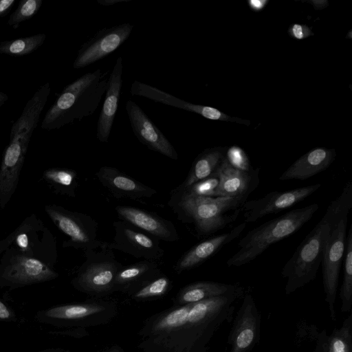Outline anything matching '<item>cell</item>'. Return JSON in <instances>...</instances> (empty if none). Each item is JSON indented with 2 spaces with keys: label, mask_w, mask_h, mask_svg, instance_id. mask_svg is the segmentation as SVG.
Segmentation results:
<instances>
[{
  "label": "cell",
  "mask_w": 352,
  "mask_h": 352,
  "mask_svg": "<svg viewBox=\"0 0 352 352\" xmlns=\"http://www.w3.org/2000/svg\"><path fill=\"white\" fill-rule=\"evenodd\" d=\"M43 179L56 194L76 197L78 186L76 170L67 168H49L43 173Z\"/></svg>",
  "instance_id": "cell-29"
},
{
  "label": "cell",
  "mask_w": 352,
  "mask_h": 352,
  "mask_svg": "<svg viewBox=\"0 0 352 352\" xmlns=\"http://www.w3.org/2000/svg\"><path fill=\"white\" fill-rule=\"evenodd\" d=\"M219 179L217 173L212 176L202 179L192 184L187 188H180L185 190L188 193L205 197H216L217 189L219 186Z\"/></svg>",
  "instance_id": "cell-34"
},
{
  "label": "cell",
  "mask_w": 352,
  "mask_h": 352,
  "mask_svg": "<svg viewBox=\"0 0 352 352\" xmlns=\"http://www.w3.org/2000/svg\"><path fill=\"white\" fill-rule=\"evenodd\" d=\"M317 204L290 210L253 228L238 243L237 251L226 261L228 267L248 264L272 245L295 234L318 210Z\"/></svg>",
  "instance_id": "cell-4"
},
{
  "label": "cell",
  "mask_w": 352,
  "mask_h": 352,
  "mask_svg": "<svg viewBox=\"0 0 352 352\" xmlns=\"http://www.w3.org/2000/svg\"><path fill=\"white\" fill-rule=\"evenodd\" d=\"M17 315L13 308L0 298V322H16Z\"/></svg>",
  "instance_id": "cell-36"
},
{
  "label": "cell",
  "mask_w": 352,
  "mask_h": 352,
  "mask_svg": "<svg viewBox=\"0 0 352 352\" xmlns=\"http://www.w3.org/2000/svg\"><path fill=\"white\" fill-rule=\"evenodd\" d=\"M260 332L261 314L248 294L243 297L228 336L230 352H250L259 342Z\"/></svg>",
  "instance_id": "cell-15"
},
{
  "label": "cell",
  "mask_w": 352,
  "mask_h": 352,
  "mask_svg": "<svg viewBox=\"0 0 352 352\" xmlns=\"http://www.w3.org/2000/svg\"><path fill=\"white\" fill-rule=\"evenodd\" d=\"M18 232L19 227H17L12 232L9 234L5 239L0 240V254L13 243Z\"/></svg>",
  "instance_id": "cell-39"
},
{
  "label": "cell",
  "mask_w": 352,
  "mask_h": 352,
  "mask_svg": "<svg viewBox=\"0 0 352 352\" xmlns=\"http://www.w3.org/2000/svg\"><path fill=\"white\" fill-rule=\"evenodd\" d=\"M241 286L229 294L183 305H174L147 318L138 331L141 352H207L214 333L230 323Z\"/></svg>",
  "instance_id": "cell-1"
},
{
  "label": "cell",
  "mask_w": 352,
  "mask_h": 352,
  "mask_svg": "<svg viewBox=\"0 0 352 352\" xmlns=\"http://www.w3.org/2000/svg\"><path fill=\"white\" fill-rule=\"evenodd\" d=\"M226 158L228 162L234 168L243 171H250L253 169L248 155L239 146H233L226 151Z\"/></svg>",
  "instance_id": "cell-35"
},
{
  "label": "cell",
  "mask_w": 352,
  "mask_h": 352,
  "mask_svg": "<svg viewBox=\"0 0 352 352\" xmlns=\"http://www.w3.org/2000/svg\"><path fill=\"white\" fill-rule=\"evenodd\" d=\"M119 219L127 221L159 241L175 242L179 234L173 222L153 212L129 206L115 208Z\"/></svg>",
  "instance_id": "cell-18"
},
{
  "label": "cell",
  "mask_w": 352,
  "mask_h": 352,
  "mask_svg": "<svg viewBox=\"0 0 352 352\" xmlns=\"http://www.w3.org/2000/svg\"><path fill=\"white\" fill-rule=\"evenodd\" d=\"M30 137L19 134L10 138L0 166V208L4 209L17 188L28 151Z\"/></svg>",
  "instance_id": "cell-16"
},
{
  "label": "cell",
  "mask_w": 352,
  "mask_h": 352,
  "mask_svg": "<svg viewBox=\"0 0 352 352\" xmlns=\"http://www.w3.org/2000/svg\"><path fill=\"white\" fill-rule=\"evenodd\" d=\"M38 352H71V351L68 349H63L60 347H57V348H49V349L39 351Z\"/></svg>",
  "instance_id": "cell-43"
},
{
  "label": "cell",
  "mask_w": 352,
  "mask_h": 352,
  "mask_svg": "<svg viewBox=\"0 0 352 352\" xmlns=\"http://www.w3.org/2000/svg\"><path fill=\"white\" fill-rule=\"evenodd\" d=\"M172 287L171 280L162 273L134 291L129 296L137 302L152 301L163 298L170 292Z\"/></svg>",
  "instance_id": "cell-31"
},
{
  "label": "cell",
  "mask_w": 352,
  "mask_h": 352,
  "mask_svg": "<svg viewBox=\"0 0 352 352\" xmlns=\"http://www.w3.org/2000/svg\"><path fill=\"white\" fill-rule=\"evenodd\" d=\"M18 227L19 232L12 245L24 254L54 267L57 259L56 239L42 221L32 214Z\"/></svg>",
  "instance_id": "cell-11"
},
{
  "label": "cell",
  "mask_w": 352,
  "mask_h": 352,
  "mask_svg": "<svg viewBox=\"0 0 352 352\" xmlns=\"http://www.w3.org/2000/svg\"><path fill=\"white\" fill-rule=\"evenodd\" d=\"M347 221L348 216H344L337 221L329 222L330 234L321 263L325 301L333 320H336L334 304L346 247Z\"/></svg>",
  "instance_id": "cell-10"
},
{
  "label": "cell",
  "mask_w": 352,
  "mask_h": 352,
  "mask_svg": "<svg viewBox=\"0 0 352 352\" xmlns=\"http://www.w3.org/2000/svg\"><path fill=\"white\" fill-rule=\"evenodd\" d=\"M8 96L6 94L0 91V107L3 105L8 100Z\"/></svg>",
  "instance_id": "cell-45"
},
{
  "label": "cell",
  "mask_w": 352,
  "mask_h": 352,
  "mask_svg": "<svg viewBox=\"0 0 352 352\" xmlns=\"http://www.w3.org/2000/svg\"><path fill=\"white\" fill-rule=\"evenodd\" d=\"M343 280L340 297L342 301L341 311L349 312L352 305V226H350L346 237Z\"/></svg>",
  "instance_id": "cell-30"
},
{
  "label": "cell",
  "mask_w": 352,
  "mask_h": 352,
  "mask_svg": "<svg viewBox=\"0 0 352 352\" xmlns=\"http://www.w3.org/2000/svg\"><path fill=\"white\" fill-rule=\"evenodd\" d=\"M123 60L118 57L108 78L105 97L99 114L96 128V138L108 143L113 122L118 109L122 87Z\"/></svg>",
  "instance_id": "cell-20"
},
{
  "label": "cell",
  "mask_w": 352,
  "mask_h": 352,
  "mask_svg": "<svg viewBox=\"0 0 352 352\" xmlns=\"http://www.w3.org/2000/svg\"><path fill=\"white\" fill-rule=\"evenodd\" d=\"M320 186V184H315L285 191H272L261 198L246 201L241 209L243 222H256L266 215L292 208L311 195Z\"/></svg>",
  "instance_id": "cell-13"
},
{
  "label": "cell",
  "mask_w": 352,
  "mask_h": 352,
  "mask_svg": "<svg viewBox=\"0 0 352 352\" xmlns=\"http://www.w3.org/2000/svg\"><path fill=\"white\" fill-rule=\"evenodd\" d=\"M330 234V224L322 217L297 247L281 270L287 279L285 291L289 295L313 280L322 263Z\"/></svg>",
  "instance_id": "cell-5"
},
{
  "label": "cell",
  "mask_w": 352,
  "mask_h": 352,
  "mask_svg": "<svg viewBox=\"0 0 352 352\" xmlns=\"http://www.w3.org/2000/svg\"><path fill=\"white\" fill-rule=\"evenodd\" d=\"M162 273L156 261L142 260L128 265H122L115 277V292L129 296Z\"/></svg>",
  "instance_id": "cell-24"
},
{
  "label": "cell",
  "mask_w": 352,
  "mask_h": 352,
  "mask_svg": "<svg viewBox=\"0 0 352 352\" xmlns=\"http://www.w3.org/2000/svg\"><path fill=\"white\" fill-rule=\"evenodd\" d=\"M241 287L214 281H198L183 287L173 299L174 305H183L225 295Z\"/></svg>",
  "instance_id": "cell-26"
},
{
  "label": "cell",
  "mask_w": 352,
  "mask_h": 352,
  "mask_svg": "<svg viewBox=\"0 0 352 352\" xmlns=\"http://www.w3.org/2000/svg\"><path fill=\"white\" fill-rule=\"evenodd\" d=\"M241 223L230 231L214 236L194 245L177 261L175 272H182L196 267L216 254L225 245L238 238L246 227Z\"/></svg>",
  "instance_id": "cell-22"
},
{
  "label": "cell",
  "mask_w": 352,
  "mask_h": 352,
  "mask_svg": "<svg viewBox=\"0 0 352 352\" xmlns=\"http://www.w3.org/2000/svg\"><path fill=\"white\" fill-rule=\"evenodd\" d=\"M266 3L267 1L265 0H250L248 1L250 7L254 11H259L262 10Z\"/></svg>",
  "instance_id": "cell-41"
},
{
  "label": "cell",
  "mask_w": 352,
  "mask_h": 352,
  "mask_svg": "<svg viewBox=\"0 0 352 352\" xmlns=\"http://www.w3.org/2000/svg\"><path fill=\"white\" fill-rule=\"evenodd\" d=\"M15 3L16 0H0V18L6 16Z\"/></svg>",
  "instance_id": "cell-40"
},
{
  "label": "cell",
  "mask_w": 352,
  "mask_h": 352,
  "mask_svg": "<svg viewBox=\"0 0 352 352\" xmlns=\"http://www.w3.org/2000/svg\"><path fill=\"white\" fill-rule=\"evenodd\" d=\"M259 171L258 168L250 171L238 170L232 167L225 157L216 172L219 179L216 197L248 199L250 193L259 185Z\"/></svg>",
  "instance_id": "cell-19"
},
{
  "label": "cell",
  "mask_w": 352,
  "mask_h": 352,
  "mask_svg": "<svg viewBox=\"0 0 352 352\" xmlns=\"http://www.w3.org/2000/svg\"><path fill=\"white\" fill-rule=\"evenodd\" d=\"M102 352H124V349L118 344H114Z\"/></svg>",
  "instance_id": "cell-44"
},
{
  "label": "cell",
  "mask_w": 352,
  "mask_h": 352,
  "mask_svg": "<svg viewBox=\"0 0 352 352\" xmlns=\"http://www.w3.org/2000/svg\"><path fill=\"white\" fill-rule=\"evenodd\" d=\"M225 157L226 151L223 148H212L204 151L195 159L185 181L179 186L187 188L212 176L216 173Z\"/></svg>",
  "instance_id": "cell-27"
},
{
  "label": "cell",
  "mask_w": 352,
  "mask_h": 352,
  "mask_svg": "<svg viewBox=\"0 0 352 352\" xmlns=\"http://www.w3.org/2000/svg\"><path fill=\"white\" fill-rule=\"evenodd\" d=\"M113 226L115 235L111 242L104 241L107 248L144 260L157 261L164 256L160 241L154 236L121 219L114 221Z\"/></svg>",
  "instance_id": "cell-12"
},
{
  "label": "cell",
  "mask_w": 352,
  "mask_h": 352,
  "mask_svg": "<svg viewBox=\"0 0 352 352\" xmlns=\"http://www.w3.org/2000/svg\"><path fill=\"white\" fill-rule=\"evenodd\" d=\"M84 262L71 280L77 291L96 297L107 296L115 292L116 275L122 265L113 250L104 246L84 252Z\"/></svg>",
  "instance_id": "cell-7"
},
{
  "label": "cell",
  "mask_w": 352,
  "mask_h": 352,
  "mask_svg": "<svg viewBox=\"0 0 352 352\" xmlns=\"http://www.w3.org/2000/svg\"><path fill=\"white\" fill-rule=\"evenodd\" d=\"M44 208L54 224L68 236L63 248L85 252L102 246L104 241L98 237V223L91 216L56 204L45 205Z\"/></svg>",
  "instance_id": "cell-9"
},
{
  "label": "cell",
  "mask_w": 352,
  "mask_h": 352,
  "mask_svg": "<svg viewBox=\"0 0 352 352\" xmlns=\"http://www.w3.org/2000/svg\"><path fill=\"white\" fill-rule=\"evenodd\" d=\"M334 149L316 148L296 160L283 174L279 179L305 180L326 170L334 161Z\"/></svg>",
  "instance_id": "cell-23"
},
{
  "label": "cell",
  "mask_w": 352,
  "mask_h": 352,
  "mask_svg": "<svg viewBox=\"0 0 352 352\" xmlns=\"http://www.w3.org/2000/svg\"><path fill=\"white\" fill-rule=\"evenodd\" d=\"M131 0H97V3L100 5L107 6H113L115 4L123 2H129Z\"/></svg>",
  "instance_id": "cell-42"
},
{
  "label": "cell",
  "mask_w": 352,
  "mask_h": 352,
  "mask_svg": "<svg viewBox=\"0 0 352 352\" xmlns=\"http://www.w3.org/2000/svg\"><path fill=\"white\" fill-rule=\"evenodd\" d=\"M58 273L54 267L28 256L12 244L0 260V287L14 290L54 280Z\"/></svg>",
  "instance_id": "cell-8"
},
{
  "label": "cell",
  "mask_w": 352,
  "mask_h": 352,
  "mask_svg": "<svg viewBox=\"0 0 352 352\" xmlns=\"http://www.w3.org/2000/svg\"><path fill=\"white\" fill-rule=\"evenodd\" d=\"M50 82L41 86L28 101L21 115L12 124L10 138L22 134L31 138L50 94Z\"/></svg>",
  "instance_id": "cell-25"
},
{
  "label": "cell",
  "mask_w": 352,
  "mask_h": 352,
  "mask_svg": "<svg viewBox=\"0 0 352 352\" xmlns=\"http://www.w3.org/2000/svg\"><path fill=\"white\" fill-rule=\"evenodd\" d=\"M133 25L124 23L98 30L79 48L74 61V69H81L105 58L129 37Z\"/></svg>",
  "instance_id": "cell-14"
},
{
  "label": "cell",
  "mask_w": 352,
  "mask_h": 352,
  "mask_svg": "<svg viewBox=\"0 0 352 352\" xmlns=\"http://www.w3.org/2000/svg\"><path fill=\"white\" fill-rule=\"evenodd\" d=\"M45 33L36 34L0 42V53L11 56H23L38 50L45 42Z\"/></svg>",
  "instance_id": "cell-32"
},
{
  "label": "cell",
  "mask_w": 352,
  "mask_h": 352,
  "mask_svg": "<svg viewBox=\"0 0 352 352\" xmlns=\"http://www.w3.org/2000/svg\"><path fill=\"white\" fill-rule=\"evenodd\" d=\"M105 74L98 69L67 85L45 113L41 127L57 129L91 116L106 91L108 78Z\"/></svg>",
  "instance_id": "cell-3"
},
{
  "label": "cell",
  "mask_w": 352,
  "mask_h": 352,
  "mask_svg": "<svg viewBox=\"0 0 352 352\" xmlns=\"http://www.w3.org/2000/svg\"><path fill=\"white\" fill-rule=\"evenodd\" d=\"M102 185L116 198L140 200L151 198L157 190L121 172L115 167L104 166L96 173Z\"/></svg>",
  "instance_id": "cell-21"
},
{
  "label": "cell",
  "mask_w": 352,
  "mask_h": 352,
  "mask_svg": "<svg viewBox=\"0 0 352 352\" xmlns=\"http://www.w3.org/2000/svg\"><path fill=\"white\" fill-rule=\"evenodd\" d=\"M118 314L114 300L91 299L80 302L65 303L39 310L36 320L42 324L58 328H87L104 325Z\"/></svg>",
  "instance_id": "cell-6"
},
{
  "label": "cell",
  "mask_w": 352,
  "mask_h": 352,
  "mask_svg": "<svg viewBox=\"0 0 352 352\" xmlns=\"http://www.w3.org/2000/svg\"><path fill=\"white\" fill-rule=\"evenodd\" d=\"M56 333L62 334L63 336H68L76 338H81L89 336V332L85 328H69L67 330L56 332Z\"/></svg>",
  "instance_id": "cell-38"
},
{
  "label": "cell",
  "mask_w": 352,
  "mask_h": 352,
  "mask_svg": "<svg viewBox=\"0 0 352 352\" xmlns=\"http://www.w3.org/2000/svg\"><path fill=\"white\" fill-rule=\"evenodd\" d=\"M42 3V0H21L16 9L10 14L8 25L14 30L18 28L21 23L32 18L38 12Z\"/></svg>",
  "instance_id": "cell-33"
},
{
  "label": "cell",
  "mask_w": 352,
  "mask_h": 352,
  "mask_svg": "<svg viewBox=\"0 0 352 352\" xmlns=\"http://www.w3.org/2000/svg\"><path fill=\"white\" fill-rule=\"evenodd\" d=\"M314 352H352V314L344 320L340 329L331 335L322 330L317 336Z\"/></svg>",
  "instance_id": "cell-28"
},
{
  "label": "cell",
  "mask_w": 352,
  "mask_h": 352,
  "mask_svg": "<svg viewBox=\"0 0 352 352\" xmlns=\"http://www.w3.org/2000/svg\"><path fill=\"white\" fill-rule=\"evenodd\" d=\"M126 111L133 134L142 144L171 160H178L174 146L138 104L128 100Z\"/></svg>",
  "instance_id": "cell-17"
},
{
  "label": "cell",
  "mask_w": 352,
  "mask_h": 352,
  "mask_svg": "<svg viewBox=\"0 0 352 352\" xmlns=\"http://www.w3.org/2000/svg\"><path fill=\"white\" fill-rule=\"evenodd\" d=\"M291 36L297 39H303L310 34L311 32L308 27L300 24H294L289 30Z\"/></svg>",
  "instance_id": "cell-37"
},
{
  "label": "cell",
  "mask_w": 352,
  "mask_h": 352,
  "mask_svg": "<svg viewBox=\"0 0 352 352\" xmlns=\"http://www.w3.org/2000/svg\"><path fill=\"white\" fill-rule=\"evenodd\" d=\"M246 199L192 195L179 187L173 190L168 205L199 236H208L232 225Z\"/></svg>",
  "instance_id": "cell-2"
}]
</instances>
